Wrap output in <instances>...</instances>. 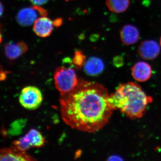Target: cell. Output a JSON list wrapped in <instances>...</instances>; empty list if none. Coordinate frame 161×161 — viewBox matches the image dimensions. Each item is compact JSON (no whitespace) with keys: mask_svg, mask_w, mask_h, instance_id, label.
Returning a JSON list of instances; mask_svg holds the SVG:
<instances>
[{"mask_svg":"<svg viewBox=\"0 0 161 161\" xmlns=\"http://www.w3.org/2000/svg\"><path fill=\"white\" fill-rule=\"evenodd\" d=\"M108 160L110 161H121L123 160L122 158L119 156L113 155L112 156L110 157L109 159H108Z\"/></svg>","mask_w":161,"mask_h":161,"instance_id":"17","label":"cell"},{"mask_svg":"<svg viewBox=\"0 0 161 161\" xmlns=\"http://www.w3.org/2000/svg\"><path fill=\"white\" fill-rule=\"evenodd\" d=\"M62 19H55L54 21L53 22V23L54 26H59L62 24Z\"/></svg>","mask_w":161,"mask_h":161,"instance_id":"18","label":"cell"},{"mask_svg":"<svg viewBox=\"0 0 161 161\" xmlns=\"http://www.w3.org/2000/svg\"><path fill=\"white\" fill-rule=\"evenodd\" d=\"M86 62V57L81 51L76 50L73 59V63L76 68L81 69Z\"/></svg>","mask_w":161,"mask_h":161,"instance_id":"15","label":"cell"},{"mask_svg":"<svg viewBox=\"0 0 161 161\" xmlns=\"http://www.w3.org/2000/svg\"><path fill=\"white\" fill-rule=\"evenodd\" d=\"M54 79L55 87L60 93L69 92L77 86L78 81L75 71L64 66L56 69Z\"/></svg>","mask_w":161,"mask_h":161,"instance_id":"3","label":"cell"},{"mask_svg":"<svg viewBox=\"0 0 161 161\" xmlns=\"http://www.w3.org/2000/svg\"><path fill=\"white\" fill-rule=\"evenodd\" d=\"M19 100L21 105L26 109L33 110L40 107L43 101V96L36 87L27 86L21 91Z\"/></svg>","mask_w":161,"mask_h":161,"instance_id":"4","label":"cell"},{"mask_svg":"<svg viewBox=\"0 0 161 161\" xmlns=\"http://www.w3.org/2000/svg\"><path fill=\"white\" fill-rule=\"evenodd\" d=\"M7 71H3L1 70V80H5L6 78V74H7Z\"/></svg>","mask_w":161,"mask_h":161,"instance_id":"19","label":"cell"},{"mask_svg":"<svg viewBox=\"0 0 161 161\" xmlns=\"http://www.w3.org/2000/svg\"><path fill=\"white\" fill-rule=\"evenodd\" d=\"M120 40L126 45H133L138 42L140 39V32L137 27L134 25H126L121 29Z\"/></svg>","mask_w":161,"mask_h":161,"instance_id":"10","label":"cell"},{"mask_svg":"<svg viewBox=\"0 0 161 161\" xmlns=\"http://www.w3.org/2000/svg\"><path fill=\"white\" fill-rule=\"evenodd\" d=\"M137 52L140 57L144 60H154L159 54L160 45L154 40H145L141 43Z\"/></svg>","mask_w":161,"mask_h":161,"instance_id":"7","label":"cell"},{"mask_svg":"<svg viewBox=\"0 0 161 161\" xmlns=\"http://www.w3.org/2000/svg\"><path fill=\"white\" fill-rule=\"evenodd\" d=\"M29 1L34 6H40L46 4L49 0H29Z\"/></svg>","mask_w":161,"mask_h":161,"instance_id":"16","label":"cell"},{"mask_svg":"<svg viewBox=\"0 0 161 161\" xmlns=\"http://www.w3.org/2000/svg\"><path fill=\"white\" fill-rule=\"evenodd\" d=\"M28 50L26 43L23 41L18 43H7L5 47V53L6 57L10 60H15L25 53Z\"/></svg>","mask_w":161,"mask_h":161,"instance_id":"12","label":"cell"},{"mask_svg":"<svg viewBox=\"0 0 161 161\" xmlns=\"http://www.w3.org/2000/svg\"><path fill=\"white\" fill-rule=\"evenodd\" d=\"M47 15V12L45 9L40 6H34L21 9L18 13L16 19L21 26H28L34 24L39 15L46 16Z\"/></svg>","mask_w":161,"mask_h":161,"instance_id":"5","label":"cell"},{"mask_svg":"<svg viewBox=\"0 0 161 161\" xmlns=\"http://www.w3.org/2000/svg\"><path fill=\"white\" fill-rule=\"evenodd\" d=\"M0 160L2 161H32L36 159L26 153V151H21L15 146L9 148H4L1 150Z\"/></svg>","mask_w":161,"mask_h":161,"instance_id":"6","label":"cell"},{"mask_svg":"<svg viewBox=\"0 0 161 161\" xmlns=\"http://www.w3.org/2000/svg\"><path fill=\"white\" fill-rule=\"evenodd\" d=\"M53 21L47 16H41L36 20L33 24V31L40 37L45 38L51 34L53 30Z\"/></svg>","mask_w":161,"mask_h":161,"instance_id":"9","label":"cell"},{"mask_svg":"<svg viewBox=\"0 0 161 161\" xmlns=\"http://www.w3.org/2000/svg\"><path fill=\"white\" fill-rule=\"evenodd\" d=\"M104 68V64L103 60L95 57L89 58L84 65V69L85 73L87 75L92 76L100 75Z\"/></svg>","mask_w":161,"mask_h":161,"instance_id":"11","label":"cell"},{"mask_svg":"<svg viewBox=\"0 0 161 161\" xmlns=\"http://www.w3.org/2000/svg\"><path fill=\"white\" fill-rule=\"evenodd\" d=\"M31 147L40 148L43 147L45 141L40 132L35 129H31L24 136Z\"/></svg>","mask_w":161,"mask_h":161,"instance_id":"13","label":"cell"},{"mask_svg":"<svg viewBox=\"0 0 161 161\" xmlns=\"http://www.w3.org/2000/svg\"><path fill=\"white\" fill-rule=\"evenodd\" d=\"M1 15L2 16V15H3V5H2V3H1Z\"/></svg>","mask_w":161,"mask_h":161,"instance_id":"20","label":"cell"},{"mask_svg":"<svg viewBox=\"0 0 161 161\" xmlns=\"http://www.w3.org/2000/svg\"><path fill=\"white\" fill-rule=\"evenodd\" d=\"M160 46L161 47V37L160 38Z\"/></svg>","mask_w":161,"mask_h":161,"instance_id":"21","label":"cell"},{"mask_svg":"<svg viewBox=\"0 0 161 161\" xmlns=\"http://www.w3.org/2000/svg\"><path fill=\"white\" fill-rule=\"evenodd\" d=\"M106 4L110 11L115 13H122L129 8L130 0H106Z\"/></svg>","mask_w":161,"mask_h":161,"instance_id":"14","label":"cell"},{"mask_svg":"<svg viewBox=\"0 0 161 161\" xmlns=\"http://www.w3.org/2000/svg\"><path fill=\"white\" fill-rule=\"evenodd\" d=\"M109 95L102 85L78 79L73 89L60 93L62 119L72 129L97 132L108 124L114 111L109 103Z\"/></svg>","mask_w":161,"mask_h":161,"instance_id":"1","label":"cell"},{"mask_svg":"<svg viewBox=\"0 0 161 161\" xmlns=\"http://www.w3.org/2000/svg\"><path fill=\"white\" fill-rule=\"evenodd\" d=\"M133 78L139 82H145L150 79L152 75V68L149 64L144 61H139L131 68Z\"/></svg>","mask_w":161,"mask_h":161,"instance_id":"8","label":"cell"},{"mask_svg":"<svg viewBox=\"0 0 161 161\" xmlns=\"http://www.w3.org/2000/svg\"><path fill=\"white\" fill-rule=\"evenodd\" d=\"M110 106L113 110H119L132 119L142 117L147 107L153 102L138 84L133 82L121 84L109 95Z\"/></svg>","mask_w":161,"mask_h":161,"instance_id":"2","label":"cell"}]
</instances>
